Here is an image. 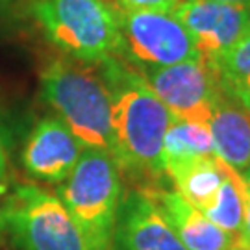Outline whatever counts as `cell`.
Listing matches in <instances>:
<instances>
[{"label":"cell","mask_w":250,"mask_h":250,"mask_svg":"<svg viewBox=\"0 0 250 250\" xmlns=\"http://www.w3.org/2000/svg\"><path fill=\"white\" fill-rule=\"evenodd\" d=\"M165 176L182 197L204 211L215 200L224 180V163L217 156L174 161L165 165Z\"/></svg>","instance_id":"cell-13"},{"label":"cell","mask_w":250,"mask_h":250,"mask_svg":"<svg viewBox=\"0 0 250 250\" xmlns=\"http://www.w3.org/2000/svg\"><path fill=\"white\" fill-rule=\"evenodd\" d=\"M217 2H224V4H233V6L250 8V0H217Z\"/></svg>","instance_id":"cell-21"},{"label":"cell","mask_w":250,"mask_h":250,"mask_svg":"<svg viewBox=\"0 0 250 250\" xmlns=\"http://www.w3.org/2000/svg\"><path fill=\"white\" fill-rule=\"evenodd\" d=\"M41 95L83 148L113 154L111 99L99 65L54 60L41 72Z\"/></svg>","instance_id":"cell-2"},{"label":"cell","mask_w":250,"mask_h":250,"mask_svg":"<svg viewBox=\"0 0 250 250\" xmlns=\"http://www.w3.org/2000/svg\"><path fill=\"white\" fill-rule=\"evenodd\" d=\"M32 13L67 58L99 65L123 56L119 17L106 0H34Z\"/></svg>","instance_id":"cell-4"},{"label":"cell","mask_w":250,"mask_h":250,"mask_svg":"<svg viewBox=\"0 0 250 250\" xmlns=\"http://www.w3.org/2000/svg\"><path fill=\"white\" fill-rule=\"evenodd\" d=\"M219 82L239 100L250 95V36L232 46L228 52L208 62Z\"/></svg>","instance_id":"cell-16"},{"label":"cell","mask_w":250,"mask_h":250,"mask_svg":"<svg viewBox=\"0 0 250 250\" xmlns=\"http://www.w3.org/2000/svg\"><path fill=\"white\" fill-rule=\"evenodd\" d=\"M208 126L215 156L224 165L243 174L250 163V117L224 85L215 100Z\"/></svg>","instance_id":"cell-12"},{"label":"cell","mask_w":250,"mask_h":250,"mask_svg":"<svg viewBox=\"0 0 250 250\" xmlns=\"http://www.w3.org/2000/svg\"><path fill=\"white\" fill-rule=\"evenodd\" d=\"M204 156H215L209 126L174 117L163 139V165Z\"/></svg>","instance_id":"cell-14"},{"label":"cell","mask_w":250,"mask_h":250,"mask_svg":"<svg viewBox=\"0 0 250 250\" xmlns=\"http://www.w3.org/2000/svg\"><path fill=\"white\" fill-rule=\"evenodd\" d=\"M239 104H241V106L245 107L247 115L250 117V95H249V97H243V99H239Z\"/></svg>","instance_id":"cell-22"},{"label":"cell","mask_w":250,"mask_h":250,"mask_svg":"<svg viewBox=\"0 0 250 250\" xmlns=\"http://www.w3.org/2000/svg\"><path fill=\"white\" fill-rule=\"evenodd\" d=\"M8 193V186H6V182L4 180H0V200H2V197Z\"/></svg>","instance_id":"cell-23"},{"label":"cell","mask_w":250,"mask_h":250,"mask_svg":"<svg viewBox=\"0 0 250 250\" xmlns=\"http://www.w3.org/2000/svg\"><path fill=\"white\" fill-rule=\"evenodd\" d=\"M99 69L111 99L113 156L119 167L158 186L165 176L163 139L174 117L125 60L111 58L99 63Z\"/></svg>","instance_id":"cell-1"},{"label":"cell","mask_w":250,"mask_h":250,"mask_svg":"<svg viewBox=\"0 0 250 250\" xmlns=\"http://www.w3.org/2000/svg\"><path fill=\"white\" fill-rule=\"evenodd\" d=\"M121 167L111 152L85 148L58 197L80 228L89 250H113V232L123 200Z\"/></svg>","instance_id":"cell-3"},{"label":"cell","mask_w":250,"mask_h":250,"mask_svg":"<svg viewBox=\"0 0 250 250\" xmlns=\"http://www.w3.org/2000/svg\"><path fill=\"white\" fill-rule=\"evenodd\" d=\"M123 37V56L128 65L167 67L202 60L188 28L172 11L117 13Z\"/></svg>","instance_id":"cell-6"},{"label":"cell","mask_w":250,"mask_h":250,"mask_svg":"<svg viewBox=\"0 0 250 250\" xmlns=\"http://www.w3.org/2000/svg\"><path fill=\"white\" fill-rule=\"evenodd\" d=\"M232 250H250V243H247L245 239H241V237H237V241L233 243Z\"/></svg>","instance_id":"cell-20"},{"label":"cell","mask_w":250,"mask_h":250,"mask_svg":"<svg viewBox=\"0 0 250 250\" xmlns=\"http://www.w3.org/2000/svg\"><path fill=\"white\" fill-rule=\"evenodd\" d=\"M8 170V152H6V141H4V134L0 130V180H4Z\"/></svg>","instance_id":"cell-19"},{"label":"cell","mask_w":250,"mask_h":250,"mask_svg":"<svg viewBox=\"0 0 250 250\" xmlns=\"http://www.w3.org/2000/svg\"><path fill=\"white\" fill-rule=\"evenodd\" d=\"M113 250H188L143 189L123 193Z\"/></svg>","instance_id":"cell-10"},{"label":"cell","mask_w":250,"mask_h":250,"mask_svg":"<svg viewBox=\"0 0 250 250\" xmlns=\"http://www.w3.org/2000/svg\"><path fill=\"white\" fill-rule=\"evenodd\" d=\"M134 69L172 117L208 125L223 83L206 60L167 67L137 65Z\"/></svg>","instance_id":"cell-7"},{"label":"cell","mask_w":250,"mask_h":250,"mask_svg":"<svg viewBox=\"0 0 250 250\" xmlns=\"http://www.w3.org/2000/svg\"><path fill=\"white\" fill-rule=\"evenodd\" d=\"M85 150L60 117H43L28 135L22 148V167L32 178L62 184Z\"/></svg>","instance_id":"cell-9"},{"label":"cell","mask_w":250,"mask_h":250,"mask_svg":"<svg viewBox=\"0 0 250 250\" xmlns=\"http://www.w3.org/2000/svg\"><path fill=\"white\" fill-rule=\"evenodd\" d=\"M243 184L241 174L224 165V180L215 200L202 211L211 223L233 237H241L243 232Z\"/></svg>","instance_id":"cell-15"},{"label":"cell","mask_w":250,"mask_h":250,"mask_svg":"<svg viewBox=\"0 0 250 250\" xmlns=\"http://www.w3.org/2000/svg\"><path fill=\"white\" fill-rule=\"evenodd\" d=\"M117 13L128 11H172L182 0H106Z\"/></svg>","instance_id":"cell-17"},{"label":"cell","mask_w":250,"mask_h":250,"mask_svg":"<svg viewBox=\"0 0 250 250\" xmlns=\"http://www.w3.org/2000/svg\"><path fill=\"white\" fill-rule=\"evenodd\" d=\"M0 232L17 250H89L60 197L34 184L2 197Z\"/></svg>","instance_id":"cell-5"},{"label":"cell","mask_w":250,"mask_h":250,"mask_svg":"<svg viewBox=\"0 0 250 250\" xmlns=\"http://www.w3.org/2000/svg\"><path fill=\"white\" fill-rule=\"evenodd\" d=\"M241 176H243V180L247 182V186H249V189H250V163H249V167H247V170L243 172Z\"/></svg>","instance_id":"cell-24"},{"label":"cell","mask_w":250,"mask_h":250,"mask_svg":"<svg viewBox=\"0 0 250 250\" xmlns=\"http://www.w3.org/2000/svg\"><path fill=\"white\" fill-rule=\"evenodd\" d=\"M241 239L250 243V189L247 182L243 184V232Z\"/></svg>","instance_id":"cell-18"},{"label":"cell","mask_w":250,"mask_h":250,"mask_svg":"<svg viewBox=\"0 0 250 250\" xmlns=\"http://www.w3.org/2000/svg\"><path fill=\"white\" fill-rule=\"evenodd\" d=\"M172 13L188 28L206 62L223 56L250 36V8L217 0H182Z\"/></svg>","instance_id":"cell-8"},{"label":"cell","mask_w":250,"mask_h":250,"mask_svg":"<svg viewBox=\"0 0 250 250\" xmlns=\"http://www.w3.org/2000/svg\"><path fill=\"white\" fill-rule=\"evenodd\" d=\"M150 197L163 215V219L178 235L188 250H232L237 237L224 232L206 217L198 208L180 195L176 189H165L161 186L141 188Z\"/></svg>","instance_id":"cell-11"}]
</instances>
